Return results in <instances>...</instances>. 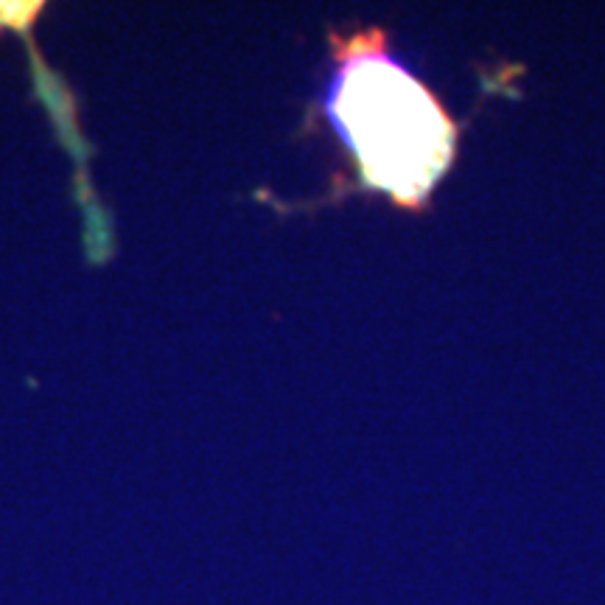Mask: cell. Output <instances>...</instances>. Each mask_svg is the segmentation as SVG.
<instances>
[{"mask_svg":"<svg viewBox=\"0 0 605 605\" xmlns=\"http://www.w3.org/2000/svg\"><path fill=\"white\" fill-rule=\"evenodd\" d=\"M325 110L364 185L418 208L454 157V124L435 95L384 51L378 31L348 40Z\"/></svg>","mask_w":605,"mask_h":605,"instance_id":"6da1fadb","label":"cell"}]
</instances>
